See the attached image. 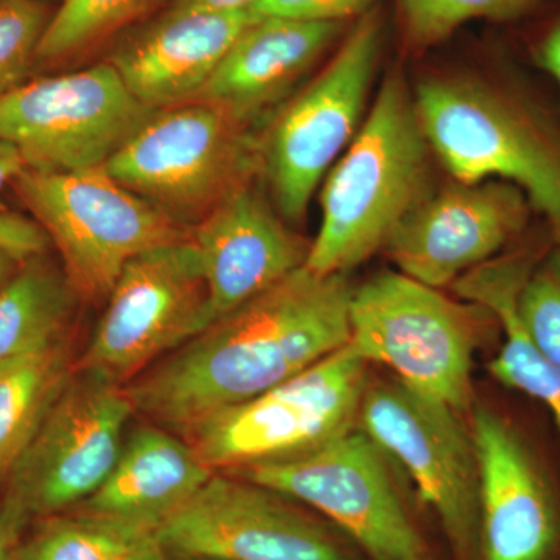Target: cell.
<instances>
[{"mask_svg":"<svg viewBox=\"0 0 560 560\" xmlns=\"http://www.w3.org/2000/svg\"><path fill=\"white\" fill-rule=\"evenodd\" d=\"M518 316L534 346L560 368V246L526 280L518 296Z\"/></svg>","mask_w":560,"mask_h":560,"instance_id":"obj_28","label":"cell"},{"mask_svg":"<svg viewBox=\"0 0 560 560\" xmlns=\"http://www.w3.org/2000/svg\"><path fill=\"white\" fill-rule=\"evenodd\" d=\"M132 416L125 386L73 371L7 475L3 497L28 522L75 510L102 488L116 466Z\"/></svg>","mask_w":560,"mask_h":560,"instance_id":"obj_11","label":"cell"},{"mask_svg":"<svg viewBox=\"0 0 560 560\" xmlns=\"http://www.w3.org/2000/svg\"><path fill=\"white\" fill-rule=\"evenodd\" d=\"M385 21L375 9L361 16L315 80L287 103L261 139L264 175L282 219L298 223L350 145L381 62Z\"/></svg>","mask_w":560,"mask_h":560,"instance_id":"obj_8","label":"cell"},{"mask_svg":"<svg viewBox=\"0 0 560 560\" xmlns=\"http://www.w3.org/2000/svg\"><path fill=\"white\" fill-rule=\"evenodd\" d=\"M353 289L348 275L291 272L125 385L136 416L180 434L289 381L348 345Z\"/></svg>","mask_w":560,"mask_h":560,"instance_id":"obj_1","label":"cell"},{"mask_svg":"<svg viewBox=\"0 0 560 560\" xmlns=\"http://www.w3.org/2000/svg\"><path fill=\"white\" fill-rule=\"evenodd\" d=\"M11 186L60 253L62 271L80 301L105 304L132 259L190 238V226L121 186L103 167L73 173L25 168Z\"/></svg>","mask_w":560,"mask_h":560,"instance_id":"obj_5","label":"cell"},{"mask_svg":"<svg viewBox=\"0 0 560 560\" xmlns=\"http://www.w3.org/2000/svg\"><path fill=\"white\" fill-rule=\"evenodd\" d=\"M555 246L558 243L544 224L451 287L459 300L486 308L503 331L499 353L489 363L490 375L547 408L560 436V368L534 346L518 316V296L526 280Z\"/></svg>","mask_w":560,"mask_h":560,"instance_id":"obj_21","label":"cell"},{"mask_svg":"<svg viewBox=\"0 0 560 560\" xmlns=\"http://www.w3.org/2000/svg\"><path fill=\"white\" fill-rule=\"evenodd\" d=\"M228 474L318 511L371 560L423 556L385 453L357 425L294 458Z\"/></svg>","mask_w":560,"mask_h":560,"instance_id":"obj_13","label":"cell"},{"mask_svg":"<svg viewBox=\"0 0 560 560\" xmlns=\"http://www.w3.org/2000/svg\"><path fill=\"white\" fill-rule=\"evenodd\" d=\"M70 334L0 361V478L31 444L75 371Z\"/></svg>","mask_w":560,"mask_h":560,"instance_id":"obj_22","label":"cell"},{"mask_svg":"<svg viewBox=\"0 0 560 560\" xmlns=\"http://www.w3.org/2000/svg\"><path fill=\"white\" fill-rule=\"evenodd\" d=\"M25 171L20 151L9 140L0 138V212H10L3 201V189Z\"/></svg>","mask_w":560,"mask_h":560,"instance_id":"obj_33","label":"cell"},{"mask_svg":"<svg viewBox=\"0 0 560 560\" xmlns=\"http://www.w3.org/2000/svg\"><path fill=\"white\" fill-rule=\"evenodd\" d=\"M416 108L430 149L453 179H500L525 191L560 246V121L517 81L438 75Z\"/></svg>","mask_w":560,"mask_h":560,"instance_id":"obj_2","label":"cell"},{"mask_svg":"<svg viewBox=\"0 0 560 560\" xmlns=\"http://www.w3.org/2000/svg\"><path fill=\"white\" fill-rule=\"evenodd\" d=\"M47 2H51V0H47Z\"/></svg>","mask_w":560,"mask_h":560,"instance_id":"obj_39","label":"cell"},{"mask_svg":"<svg viewBox=\"0 0 560 560\" xmlns=\"http://www.w3.org/2000/svg\"><path fill=\"white\" fill-rule=\"evenodd\" d=\"M21 264L22 261L20 259L11 256L7 250L0 249V289L16 275Z\"/></svg>","mask_w":560,"mask_h":560,"instance_id":"obj_36","label":"cell"},{"mask_svg":"<svg viewBox=\"0 0 560 560\" xmlns=\"http://www.w3.org/2000/svg\"><path fill=\"white\" fill-rule=\"evenodd\" d=\"M551 11L529 32L528 54L537 68L555 80L560 91V0H551Z\"/></svg>","mask_w":560,"mask_h":560,"instance_id":"obj_31","label":"cell"},{"mask_svg":"<svg viewBox=\"0 0 560 560\" xmlns=\"http://www.w3.org/2000/svg\"><path fill=\"white\" fill-rule=\"evenodd\" d=\"M208 282L213 320L307 264L311 243L290 230L256 180L191 226Z\"/></svg>","mask_w":560,"mask_h":560,"instance_id":"obj_17","label":"cell"},{"mask_svg":"<svg viewBox=\"0 0 560 560\" xmlns=\"http://www.w3.org/2000/svg\"><path fill=\"white\" fill-rule=\"evenodd\" d=\"M154 110L105 61L36 77L0 98V138L16 147L28 171H92L105 167Z\"/></svg>","mask_w":560,"mask_h":560,"instance_id":"obj_9","label":"cell"},{"mask_svg":"<svg viewBox=\"0 0 560 560\" xmlns=\"http://www.w3.org/2000/svg\"><path fill=\"white\" fill-rule=\"evenodd\" d=\"M378 2L381 0H259L253 10L260 16L346 24L378 9Z\"/></svg>","mask_w":560,"mask_h":560,"instance_id":"obj_29","label":"cell"},{"mask_svg":"<svg viewBox=\"0 0 560 560\" xmlns=\"http://www.w3.org/2000/svg\"><path fill=\"white\" fill-rule=\"evenodd\" d=\"M106 173L154 208L194 226L264 175L261 140L201 102L154 110Z\"/></svg>","mask_w":560,"mask_h":560,"instance_id":"obj_6","label":"cell"},{"mask_svg":"<svg viewBox=\"0 0 560 560\" xmlns=\"http://www.w3.org/2000/svg\"><path fill=\"white\" fill-rule=\"evenodd\" d=\"M151 536L86 512H62L22 540L20 560H121Z\"/></svg>","mask_w":560,"mask_h":560,"instance_id":"obj_24","label":"cell"},{"mask_svg":"<svg viewBox=\"0 0 560 560\" xmlns=\"http://www.w3.org/2000/svg\"><path fill=\"white\" fill-rule=\"evenodd\" d=\"M481 560H559L560 488L539 447L488 405L471 415Z\"/></svg>","mask_w":560,"mask_h":560,"instance_id":"obj_16","label":"cell"},{"mask_svg":"<svg viewBox=\"0 0 560 560\" xmlns=\"http://www.w3.org/2000/svg\"><path fill=\"white\" fill-rule=\"evenodd\" d=\"M341 22L259 16L241 33L200 94L201 102L250 128L334 46Z\"/></svg>","mask_w":560,"mask_h":560,"instance_id":"obj_19","label":"cell"},{"mask_svg":"<svg viewBox=\"0 0 560 560\" xmlns=\"http://www.w3.org/2000/svg\"><path fill=\"white\" fill-rule=\"evenodd\" d=\"M173 558H175V560H194V559L178 558V556H175V555H173Z\"/></svg>","mask_w":560,"mask_h":560,"instance_id":"obj_37","label":"cell"},{"mask_svg":"<svg viewBox=\"0 0 560 560\" xmlns=\"http://www.w3.org/2000/svg\"><path fill=\"white\" fill-rule=\"evenodd\" d=\"M54 11L47 0H0V98L31 80Z\"/></svg>","mask_w":560,"mask_h":560,"instance_id":"obj_27","label":"cell"},{"mask_svg":"<svg viewBox=\"0 0 560 560\" xmlns=\"http://www.w3.org/2000/svg\"><path fill=\"white\" fill-rule=\"evenodd\" d=\"M357 427L407 470L458 560H481L478 466L459 412L400 381L368 383Z\"/></svg>","mask_w":560,"mask_h":560,"instance_id":"obj_12","label":"cell"},{"mask_svg":"<svg viewBox=\"0 0 560 560\" xmlns=\"http://www.w3.org/2000/svg\"><path fill=\"white\" fill-rule=\"evenodd\" d=\"M368 363L352 346L180 433L213 471L294 458L357 425Z\"/></svg>","mask_w":560,"mask_h":560,"instance_id":"obj_7","label":"cell"},{"mask_svg":"<svg viewBox=\"0 0 560 560\" xmlns=\"http://www.w3.org/2000/svg\"><path fill=\"white\" fill-rule=\"evenodd\" d=\"M481 305L452 300L399 271H383L353 289L349 345L368 363L464 415L470 411L471 364L486 324Z\"/></svg>","mask_w":560,"mask_h":560,"instance_id":"obj_4","label":"cell"},{"mask_svg":"<svg viewBox=\"0 0 560 560\" xmlns=\"http://www.w3.org/2000/svg\"><path fill=\"white\" fill-rule=\"evenodd\" d=\"M154 537L194 560H360L296 501L228 471H215Z\"/></svg>","mask_w":560,"mask_h":560,"instance_id":"obj_14","label":"cell"},{"mask_svg":"<svg viewBox=\"0 0 560 560\" xmlns=\"http://www.w3.org/2000/svg\"><path fill=\"white\" fill-rule=\"evenodd\" d=\"M254 10L175 5L109 58L132 94L153 109L195 101L250 22Z\"/></svg>","mask_w":560,"mask_h":560,"instance_id":"obj_18","label":"cell"},{"mask_svg":"<svg viewBox=\"0 0 560 560\" xmlns=\"http://www.w3.org/2000/svg\"><path fill=\"white\" fill-rule=\"evenodd\" d=\"M408 560H425V559H423V556H420V558L408 559Z\"/></svg>","mask_w":560,"mask_h":560,"instance_id":"obj_38","label":"cell"},{"mask_svg":"<svg viewBox=\"0 0 560 560\" xmlns=\"http://www.w3.org/2000/svg\"><path fill=\"white\" fill-rule=\"evenodd\" d=\"M430 154L415 92L396 70L324 179L323 219L305 267L323 276L348 275L385 248L430 191Z\"/></svg>","mask_w":560,"mask_h":560,"instance_id":"obj_3","label":"cell"},{"mask_svg":"<svg viewBox=\"0 0 560 560\" xmlns=\"http://www.w3.org/2000/svg\"><path fill=\"white\" fill-rule=\"evenodd\" d=\"M551 0H397L401 35L408 50L438 46L474 21L528 20Z\"/></svg>","mask_w":560,"mask_h":560,"instance_id":"obj_26","label":"cell"},{"mask_svg":"<svg viewBox=\"0 0 560 560\" xmlns=\"http://www.w3.org/2000/svg\"><path fill=\"white\" fill-rule=\"evenodd\" d=\"M79 301L62 268L46 254L22 261L0 289V361L70 334Z\"/></svg>","mask_w":560,"mask_h":560,"instance_id":"obj_23","label":"cell"},{"mask_svg":"<svg viewBox=\"0 0 560 560\" xmlns=\"http://www.w3.org/2000/svg\"><path fill=\"white\" fill-rule=\"evenodd\" d=\"M50 242L46 232L33 219L14 212H0V249L21 261L43 256Z\"/></svg>","mask_w":560,"mask_h":560,"instance_id":"obj_30","label":"cell"},{"mask_svg":"<svg viewBox=\"0 0 560 560\" xmlns=\"http://www.w3.org/2000/svg\"><path fill=\"white\" fill-rule=\"evenodd\" d=\"M212 323L208 282L190 238L147 250L121 271L75 370L128 385Z\"/></svg>","mask_w":560,"mask_h":560,"instance_id":"obj_10","label":"cell"},{"mask_svg":"<svg viewBox=\"0 0 560 560\" xmlns=\"http://www.w3.org/2000/svg\"><path fill=\"white\" fill-rule=\"evenodd\" d=\"M121 560H175V558H173L171 551L162 547L156 537L151 536L139 544L138 547L132 548Z\"/></svg>","mask_w":560,"mask_h":560,"instance_id":"obj_35","label":"cell"},{"mask_svg":"<svg viewBox=\"0 0 560 560\" xmlns=\"http://www.w3.org/2000/svg\"><path fill=\"white\" fill-rule=\"evenodd\" d=\"M213 474L180 434L145 420L128 431L102 488L72 511L154 534Z\"/></svg>","mask_w":560,"mask_h":560,"instance_id":"obj_20","label":"cell"},{"mask_svg":"<svg viewBox=\"0 0 560 560\" xmlns=\"http://www.w3.org/2000/svg\"><path fill=\"white\" fill-rule=\"evenodd\" d=\"M259 0H175V5L189 7V9L237 11L253 10Z\"/></svg>","mask_w":560,"mask_h":560,"instance_id":"obj_34","label":"cell"},{"mask_svg":"<svg viewBox=\"0 0 560 560\" xmlns=\"http://www.w3.org/2000/svg\"><path fill=\"white\" fill-rule=\"evenodd\" d=\"M27 518L5 497L0 499V560H20L22 533Z\"/></svg>","mask_w":560,"mask_h":560,"instance_id":"obj_32","label":"cell"},{"mask_svg":"<svg viewBox=\"0 0 560 560\" xmlns=\"http://www.w3.org/2000/svg\"><path fill=\"white\" fill-rule=\"evenodd\" d=\"M533 212L525 191L506 180H455L430 190L383 249L401 275L442 289L525 237Z\"/></svg>","mask_w":560,"mask_h":560,"instance_id":"obj_15","label":"cell"},{"mask_svg":"<svg viewBox=\"0 0 560 560\" xmlns=\"http://www.w3.org/2000/svg\"><path fill=\"white\" fill-rule=\"evenodd\" d=\"M158 0H60L44 35L36 66L77 57L138 20Z\"/></svg>","mask_w":560,"mask_h":560,"instance_id":"obj_25","label":"cell"}]
</instances>
